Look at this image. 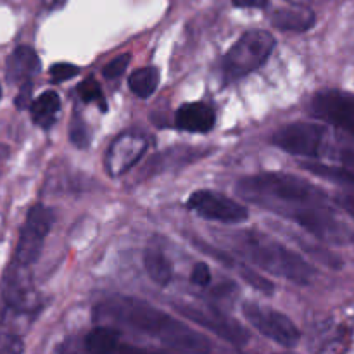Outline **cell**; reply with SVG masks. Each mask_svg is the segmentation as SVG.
<instances>
[{
	"label": "cell",
	"instance_id": "obj_31",
	"mask_svg": "<svg viewBox=\"0 0 354 354\" xmlns=\"http://www.w3.org/2000/svg\"><path fill=\"white\" fill-rule=\"evenodd\" d=\"M270 0H232L235 7H244V9H265Z\"/></svg>",
	"mask_w": 354,
	"mask_h": 354
},
{
	"label": "cell",
	"instance_id": "obj_9",
	"mask_svg": "<svg viewBox=\"0 0 354 354\" xmlns=\"http://www.w3.org/2000/svg\"><path fill=\"white\" fill-rule=\"evenodd\" d=\"M327 130L317 123H290L273 133V144L282 151L303 158L324 156V144Z\"/></svg>",
	"mask_w": 354,
	"mask_h": 354
},
{
	"label": "cell",
	"instance_id": "obj_1",
	"mask_svg": "<svg viewBox=\"0 0 354 354\" xmlns=\"http://www.w3.org/2000/svg\"><path fill=\"white\" fill-rule=\"evenodd\" d=\"M97 325L130 328L185 354H218L213 341L159 308L127 296H111L93 308Z\"/></svg>",
	"mask_w": 354,
	"mask_h": 354
},
{
	"label": "cell",
	"instance_id": "obj_13",
	"mask_svg": "<svg viewBox=\"0 0 354 354\" xmlns=\"http://www.w3.org/2000/svg\"><path fill=\"white\" fill-rule=\"evenodd\" d=\"M2 297L7 310L16 315H33L40 310V297L35 290L28 268L16 263L7 272Z\"/></svg>",
	"mask_w": 354,
	"mask_h": 354
},
{
	"label": "cell",
	"instance_id": "obj_4",
	"mask_svg": "<svg viewBox=\"0 0 354 354\" xmlns=\"http://www.w3.org/2000/svg\"><path fill=\"white\" fill-rule=\"evenodd\" d=\"M275 48V37L266 30H251L223 57V71L228 80H237L261 68Z\"/></svg>",
	"mask_w": 354,
	"mask_h": 354
},
{
	"label": "cell",
	"instance_id": "obj_6",
	"mask_svg": "<svg viewBox=\"0 0 354 354\" xmlns=\"http://www.w3.org/2000/svg\"><path fill=\"white\" fill-rule=\"evenodd\" d=\"M289 220L328 245H348L354 242V232L327 204L297 207L287 214Z\"/></svg>",
	"mask_w": 354,
	"mask_h": 354
},
{
	"label": "cell",
	"instance_id": "obj_21",
	"mask_svg": "<svg viewBox=\"0 0 354 354\" xmlns=\"http://www.w3.org/2000/svg\"><path fill=\"white\" fill-rule=\"evenodd\" d=\"M128 85H130V90L135 95L142 97V99H147V97H151L158 90L159 71L156 68H152V66H145V68L137 69L128 78Z\"/></svg>",
	"mask_w": 354,
	"mask_h": 354
},
{
	"label": "cell",
	"instance_id": "obj_2",
	"mask_svg": "<svg viewBox=\"0 0 354 354\" xmlns=\"http://www.w3.org/2000/svg\"><path fill=\"white\" fill-rule=\"evenodd\" d=\"M237 194L256 206L287 214L297 207L327 204L328 196L317 185L296 175L279 171L245 176L237 183Z\"/></svg>",
	"mask_w": 354,
	"mask_h": 354
},
{
	"label": "cell",
	"instance_id": "obj_19",
	"mask_svg": "<svg viewBox=\"0 0 354 354\" xmlns=\"http://www.w3.org/2000/svg\"><path fill=\"white\" fill-rule=\"evenodd\" d=\"M59 111H61V97L54 90H47L38 99L33 100L30 107L31 120L37 127L48 130L57 121Z\"/></svg>",
	"mask_w": 354,
	"mask_h": 354
},
{
	"label": "cell",
	"instance_id": "obj_17",
	"mask_svg": "<svg viewBox=\"0 0 354 354\" xmlns=\"http://www.w3.org/2000/svg\"><path fill=\"white\" fill-rule=\"evenodd\" d=\"M40 57L37 52L28 45H19L7 57L6 62V80L9 83L30 82L40 71Z\"/></svg>",
	"mask_w": 354,
	"mask_h": 354
},
{
	"label": "cell",
	"instance_id": "obj_12",
	"mask_svg": "<svg viewBox=\"0 0 354 354\" xmlns=\"http://www.w3.org/2000/svg\"><path fill=\"white\" fill-rule=\"evenodd\" d=\"M176 311L185 318L192 320L194 324L207 328L209 332L216 334L223 341L230 342L234 346H242L249 341V334L241 324L228 318L216 308H199L192 304H178Z\"/></svg>",
	"mask_w": 354,
	"mask_h": 354
},
{
	"label": "cell",
	"instance_id": "obj_10",
	"mask_svg": "<svg viewBox=\"0 0 354 354\" xmlns=\"http://www.w3.org/2000/svg\"><path fill=\"white\" fill-rule=\"evenodd\" d=\"M190 211L199 214L204 220L220 221V223H242L249 218L248 207L239 204L237 201L216 194L213 190H197L187 201Z\"/></svg>",
	"mask_w": 354,
	"mask_h": 354
},
{
	"label": "cell",
	"instance_id": "obj_25",
	"mask_svg": "<svg viewBox=\"0 0 354 354\" xmlns=\"http://www.w3.org/2000/svg\"><path fill=\"white\" fill-rule=\"evenodd\" d=\"M24 342L10 330H0V354H23Z\"/></svg>",
	"mask_w": 354,
	"mask_h": 354
},
{
	"label": "cell",
	"instance_id": "obj_34",
	"mask_svg": "<svg viewBox=\"0 0 354 354\" xmlns=\"http://www.w3.org/2000/svg\"><path fill=\"white\" fill-rule=\"evenodd\" d=\"M0 97H2V86H0Z\"/></svg>",
	"mask_w": 354,
	"mask_h": 354
},
{
	"label": "cell",
	"instance_id": "obj_26",
	"mask_svg": "<svg viewBox=\"0 0 354 354\" xmlns=\"http://www.w3.org/2000/svg\"><path fill=\"white\" fill-rule=\"evenodd\" d=\"M131 61V55L130 54H123V55H118L116 59H113L111 62H107L102 69V75L106 76L107 80H116L127 71L128 64Z\"/></svg>",
	"mask_w": 354,
	"mask_h": 354
},
{
	"label": "cell",
	"instance_id": "obj_3",
	"mask_svg": "<svg viewBox=\"0 0 354 354\" xmlns=\"http://www.w3.org/2000/svg\"><path fill=\"white\" fill-rule=\"evenodd\" d=\"M234 249L265 272L290 280L299 286H308L313 280L315 270L303 256L286 248L282 242L256 230H242L232 239Z\"/></svg>",
	"mask_w": 354,
	"mask_h": 354
},
{
	"label": "cell",
	"instance_id": "obj_5",
	"mask_svg": "<svg viewBox=\"0 0 354 354\" xmlns=\"http://www.w3.org/2000/svg\"><path fill=\"white\" fill-rule=\"evenodd\" d=\"M59 354H169L142 348L121 337V332L109 325H97L92 330L69 337L59 346Z\"/></svg>",
	"mask_w": 354,
	"mask_h": 354
},
{
	"label": "cell",
	"instance_id": "obj_27",
	"mask_svg": "<svg viewBox=\"0 0 354 354\" xmlns=\"http://www.w3.org/2000/svg\"><path fill=\"white\" fill-rule=\"evenodd\" d=\"M80 73V68L75 64H69V62H57V64H52L50 68V78L54 83H62L66 80L75 78Z\"/></svg>",
	"mask_w": 354,
	"mask_h": 354
},
{
	"label": "cell",
	"instance_id": "obj_29",
	"mask_svg": "<svg viewBox=\"0 0 354 354\" xmlns=\"http://www.w3.org/2000/svg\"><path fill=\"white\" fill-rule=\"evenodd\" d=\"M190 282L196 283L199 287L209 286L211 282V270L206 263H197L192 268V273H190Z\"/></svg>",
	"mask_w": 354,
	"mask_h": 354
},
{
	"label": "cell",
	"instance_id": "obj_18",
	"mask_svg": "<svg viewBox=\"0 0 354 354\" xmlns=\"http://www.w3.org/2000/svg\"><path fill=\"white\" fill-rule=\"evenodd\" d=\"M315 21H317V16L313 10L303 6L279 9L272 14L273 26L282 31H296V33L308 31L315 26Z\"/></svg>",
	"mask_w": 354,
	"mask_h": 354
},
{
	"label": "cell",
	"instance_id": "obj_23",
	"mask_svg": "<svg viewBox=\"0 0 354 354\" xmlns=\"http://www.w3.org/2000/svg\"><path fill=\"white\" fill-rule=\"evenodd\" d=\"M78 92H80V97H82L83 102H86V104L95 102V104H99V107L102 111L107 109V104H106V99H104L102 88H100L99 82H97L93 76H88L85 82L80 83Z\"/></svg>",
	"mask_w": 354,
	"mask_h": 354
},
{
	"label": "cell",
	"instance_id": "obj_22",
	"mask_svg": "<svg viewBox=\"0 0 354 354\" xmlns=\"http://www.w3.org/2000/svg\"><path fill=\"white\" fill-rule=\"evenodd\" d=\"M304 169H308L313 175L328 180V182H334L337 185L348 187V189L354 190V169L339 168V166L324 165V162H306Z\"/></svg>",
	"mask_w": 354,
	"mask_h": 354
},
{
	"label": "cell",
	"instance_id": "obj_11",
	"mask_svg": "<svg viewBox=\"0 0 354 354\" xmlns=\"http://www.w3.org/2000/svg\"><path fill=\"white\" fill-rule=\"evenodd\" d=\"M311 113L318 120L327 121L354 137V95L351 93L339 90L318 92L311 100Z\"/></svg>",
	"mask_w": 354,
	"mask_h": 354
},
{
	"label": "cell",
	"instance_id": "obj_15",
	"mask_svg": "<svg viewBox=\"0 0 354 354\" xmlns=\"http://www.w3.org/2000/svg\"><path fill=\"white\" fill-rule=\"evenodd\" d=\"M189 239H190V242H192V244L196 245V248L199 249L201 252L207 254L209 258L216 259V261L221 263L225 268L234 270V272L237 273V275L241 277L244 282H248L249 286H251L252 289L258 290V292L266 294V296H272V294L275 292V287H273V283L270 282L266 277H263L261 273L254 272L251 266L245 265V263H242L241 259L234 258V256H230L228 252H225L223 249H218V248H214V245L206 244V242L201 241V239L196 237V235H190Z\"/></svg>",
	"mask_w": 354,
	"mask_h": 354
},
{
	"label": "cell",
	"instance_id": "obj_8",
	"mask_svg": "<svg viewBox=\"0 0 354 354\" xmlns=\"http://www.w3.org/2000/svg\"><path fill=\"white\" fill-rule=\"evenodd\" d=\"M242 313L256 330L261 332L265 337L272 339L277 344L283 346V348H292L299 342V328L294 325L289 317L280 311L256 303H245L242 306Z\"/></svg>",
	"mask_w": 354,
	"mask_h": 354
},
{
	"label": "cell",
	"instance_id": "obj_30",
	"mask_svg": "<svg viewBox=\"0 0 354 354\" xmlns=\"http://www.w3.org/2000/svg\"><path fill=\"white\" fill-rule=\"evenodd\" d=\"M334 203L354 220V196H351V194H337L334 197Z\"/></svg>",
	"mask_w": 354,
	"mask_h": 354
},
{
	"label": "cell",
	"instance_id": "obj_28",
	"mask_svg": "<svg viewBox=\"0 0 354 354\" xmlns=\"http://www.w3.org/2000/svg\"><path fill=\"white\" fill-rule=\"evenodd\" d=\"M14 104H16L17 109H30L31 104H33V83L30 82H24L21 83V88H19V93L16 95V99H14Z\"/></svg>",
	"mask_w": 354,
	"mask_h": 354
},
{
	"label": "cell",
	"instance_id": "obj_24",
	"mask_svg": "<svg viewBox=\"0 0 354 354\" xmlns=\"http://www.w3.org/2000/svg\"><path fill=\"white\" fill-rule=\"evenodd\" d=\"M69 140L73 145H76L78 149H86L90 145V130L85 124V121L82 118L75 116L73 118L71 124H69Z\"/></svg>",
	"mask_w": 354,
	"mask_h": 354
},
{
	"label": "cell",
	"instance_id": "obj_33",
	"mask_svg": "<svg viewBox=\"0 0 354 354\" xmlns=\"http://www.w3.org/2000/svg\"><path fill=\"white\" fill-rule=\"evenodd\" d=\"M7 154H9V149H7L6 145H0V159L7 158Z\"/></svg>",
	"mask_w": 354,
	"mask_h": 354
},
{
	"label": "cell",
	"instance_id": "obj_20",
	"mask_svg": "<svg viewBox=\"0 0 354 354\" xmlns=\"http://www.w3.org/2000/svg\"><path fill=\"white\" fill-rule=\"evenodd\" d=\"M144 268L147 272V275L151 277V280L158 286L166 287L169 286L173 279V265L168 258H166L165 252H161L159 249L149 248L144 254Z\"/></svg>",
	"mask_w": 354,
	"mask_h": 354
},
{
	"label": "cell",
	"instance_id": "obj_32",
	"mask_svg": "<svg viewBox=\"0 0 354 354\" xmlns=\"http://www.w3.org/2000/svg\"><path fill=\"white\" fill-rule=\"evenodd\" d=\"M289 2L290 6H303V7H310V3H313L315 0H286Z\"/></svg>",
	"mask_w": 354,
	"mask_h": 354
},
{
	"label": "cell",
	"instance_id": "obj_7",
	"mask_svg": "<svg viewBox=\"0 0 354 354\" xmlns=\"http://www.w3.org/2000/svg\"><path fill=\"white\" fill-rule=\"evenodd\" d=\"M54 223V213L44 204H35L28 211L26 221L21 228L14 263L24 268H30L38 261L44 249V242Z\"/></svg>",
	"mask_w": 354,
	"mask_h": 354
},
{
	"label": "cell",
	"instance_id": "obj_14",
	"mask_svg": "<svg viewBox=\"0 0 354 354\" xmlns=\"http://www.w3.org/2000/svg\"><path fill=\"white\" fill-rule=\"evenodd\" d=\"M149 147V137L140 131H124L118 135L106 154V171L118 178L130 171Z\"/></svg>",
	"mask_w": 354,
	"mask_h": 354
},
{
	"label": "cell",
	"instance_id": "obj_16",
	"mask_svg": "<svg viewBox=\"0 0 354 354\" xmlns=\"http://www.w3.org/2000/svg\"><path fill=\"white\" fill-rule=\"evenodd\" d=\"M216 123V113L206 102H189L178 107L175 114V127L190 133H207Z\"/></svg>",
	"mask_w": 354,
	"mask_h": 354
}]
</instances>
